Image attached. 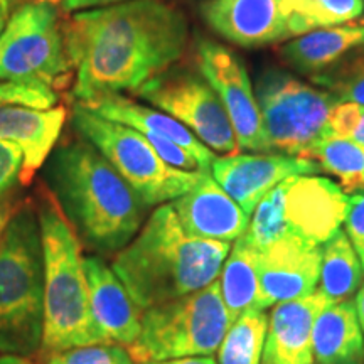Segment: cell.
<instances>
[{
	"label": "cell",
	"instance_id": "1",
	"mask_svg": "<svg viewBox=\"0 0 364 364\" xmlns=\"http://www.w3.org/2000/svg\"><path fill=\"white\" fill-rule=\"evenodd\" d=\"M189 27L184 14L161 0H125L75 12L65 22L68 58L78 102L136 91L181 59Z\"/></svg>",
	"mask_w": 364,
	"mask_h": 364
},
{
	"label": "cell",
	"instance_id": "2",
	"mask_svg": "<svg viewBox=\"0 0 364 364\" xmlns=\"http://www.w3.org/2000/svg\"><path fill=\"white\" fill-rule=\"evenodd\" d=\"M44 179L80 243L91 252L118 253L140 231L147 204L86 140L54 149Z\"/></svg>",
	"mask_w": 364,
	"mask_h": 364
},
{
	"label": "cell",
	"instance_id": "3",
	"mask_svg": "<svg viewBox=\"0 0 364 364\" xmlns=\"http://www.w3.org/2000/svg\"><path fill=\"white\" fill-rule=\"evenodd\" d=\"M230 250L226 241L189 236L172 204H162L115 255L112 270L136 307L147 311L211 285Z\"/></svg>",
	"mask_w": 364,
	"mask_h": 364
},
{
	"label": "cell",
	"instance_id": "4",
	"mask_svg": "<svg viewBox=\"0 0 364 364\" xmlns=\"http://www.w3.org/2000/svg\"><path fill=\"white\" fill-rule=\"evenodd\" d=\"M38 216L44 260V354L112 344L91 316L81 243L49 189H41Z\"/></svg>",
	"mask_w": 364,
	"mask_h": 364
},
{
	"label": "cell",
	"instance_id": "5",
	"mask_svg": "<svg viewBox=\"0 0 364 364\" xmlns=\"http://www.w3.org/2000/svg\"><path fill=\"white\" fill-rule=\"evenodd\" d=\"M44 260L39 216L22 201L0 238V351L33 356L43 346Z\"/></svg>",
	"mask_w": 364,
	"mask_h": 364
},
{
	"label": "cell",
	"instance_id": "6",
	"mask_svg": "<svg viewBox=\"0 0 364 364\" xmlns=\"http://www.w3.org/2000/svg\"><path fill=\"white\" fill-rule=\"evenodd\" d=\"M220 280L206 289L142 311V332L127 351L135 364L211 356L230 329Z\"/></svg>",
	"mask_w": 364,
	"mask_h": 364
},
{
	"label": "cell",
	"instance_id": "7",
	"mask_svg": "<svg viewBox=\"0 0 364 364\" xmlns=\"http://www.w3.org/2000/svg\"><path fill=\"white\" fill-rule=\"evenodd\" d=\"M81 139L93 145L147 206L174 201L193 189L204 171H181L166 164L144 134L107 120L76 103L71 117Z\"/></svg>",
	"mask_w": 364,
	"mask_h": 364
},
{
	"label": "cell",
	"instance_id": "8",
	"mask_svg": "<svg viewBox=\"0 0 364 364\" xmlns=\"http://www.w3.org/2000/svg\"><path fill=\"white\" fill-rule=\"evenodd\" d=\"M71 71L65 22L53 2L38 0L17 9L0 34V80L34 81L58 91L70 83Z\"/></svg>",
	"mask_w": 364,
	"mask_h": 364
},
{
	"label": "cell",
	"instance_id": "9",
	"mask_svg": "<svg viewBox=\"0 0 364 364\" xmlns=\"http://www.w3.org/2000/svg\"><path fill=\"white\" fill-rule=\"evenodd\" d=\"M257 93L268 152L285 156L302 157L324 134L329 113L338 105L329 91L279 71L263 75Z\"/></svg>",
	"mask_w": 364,
	"mask_h": 364
},
{
	"label": "cell",
	"instance_id": "10",
	"mask_svg": "<svg viewBox=\"0 0 364 364\" xmlns=\"http://www.w3.org/2000/svg\"><path fill=\"white\" fill-rule=\"evenodd\" d=\"M136 95L176 118L215 152L230 156L238 150L230 117L203 76L164 71L140 86Z\"/></svg>",
	"mask_w": 364,
	"mask_h": 364
},
{
	"label": "cell",
	"instance_id": "11",
	"mask_svg": "<svg viewBox=\"0 0 364 364\" xmlns=\"http://www.w3.org/2000/svg\"><path fill=\"white\" fill-rule=\"evenodd\" d=\"M196 63L230 117L238 149L270 154L258 100L240 58L216 41L198 39Z\"/></svg>",
	"mask_w": 364,
	"mask_h": 364
},
{
	"label": "cell",
	"instance_id": "12",
	"mask_svg": "<svg viewBox=\"0 0 364 364\" xmlns=\"http://www.w3.org/2000/svg\"><path fill=\"white\" fill-rule=\"evenodd\" d=\"M321 171V166L312 159L285 154H230L216 157L209 169L213 179L248 216L280 182L292 176H314Z\"/></svg>",
	"mask_w": 364,
	"mask_h": 364
},
{
	"label": "cell",
	"instance_id": "13",
	"mask_svg": "<svg viewBox=\"0 0 364 364\" xmlns=\"http://www.w3.org/2000/svg\"><path fill=\"white\" fill-rule=\"evenodd\" d=\"M322 247L290 233L258 252V273L265 307L306 297L321 280Z\"/></svg>",
	"mask_w": 364,
	"mask_h": 364
},
{
	"label": "cell",
	"instance_id": "14",
	"mask_svg": "<svg viewBox=\"0 0 364 364\" xmlns=\"http://www.w3.org/2000/svg\"><path fill=\"white\" fill-rule=\"evenodd\" d=\"M349 196L334 181L321 176H294L285 196L290 231L314 245H324L341 230Z\"/></svg>",
	"mask_w": 364,
	"mask_h": 364
},
{
	"label": "cell",
	"instance_id": "15",
	"mask_svg": "<svg viewBox=\"0 0 364 364\" xmlns=\"http://www.w3.org/2000/svg\"><path fill=\"white\" fill-rule=\"evenodd\" d=\"M199 14L209 29L240 48L290 39L282 0H204Z\"/></svg>",
	"mask_w": 364,
	"mask_h": 364
},
{
	"label": "cell",
	"instance_id": "16",
	"mask_svg": "<svg viewBox=\"0 0 364 364\" xmlns=\"http://www.w3.org/2000/svg\"><path fill=\"white\" fill-rule=\"evenodd\" d=\"M172 208L182 230L194 238L230 243L250 225V216L213 179L211 172H203L193 189L172 201Z\"/></svg>",
	"mask_w": 364,
	"mask_h": 364
},
{
	"label": "cell",
	"instance_id": "17",
	"mask_svg": "<svg viewBox=\"0 0 364 364\" xmlns=\"http://www.w3.org/2000/svg\"><path fill=\"white\" fill-rule=\"evenodd\" d=\"M321 289L285 300L272 311L262 364H312V332L317 317L331 306Z\"/></svg>",
	"mask_w": 364,
	"mask_h": 364
},
{
	"label": "cell",
	"instance_id": "18",
	"mask_svg": "<svg viewBox=\"0 0 364 364\" xmlns=\"http://www.w3.org/2000/svg\"><path fill=\"white\" fill-rule=\"evenodd\" d=\"M91 316L112 344L130 348L142 332V311L103 258H83Z\"/></svg>",
	"mask_w": 364,
	"mask_h": 364
},
{
	"label": "cell",
	"instance_id": "19",
	"mask_svg": "<svg viewBox=\"0 0 364 364\" xmlns=\"http://www.w3.org/2000/svg\"><path fill=\"white\" fill-rule=\"evenodd\" d=\"M66 122L65 107L33 110L0 107V140L19 145L24 154L21 184L27 186L53 154Z\"/></svg>",
	"mask_w": 364,
	"mask_h": 364
},
{
	"label": "cell",
	"instance_id": "20",
	"mask_svg": "<svg viewBox=\"0 0 364 364\" xmlns=\"http://www.w3.org/2000/svg\"><path fill=\"white\" fill-rule=\"evenodd\" d=\"M78 103L83 105L86 110L97 113L98 117L107 118V120L115 122V124L130 127V129L140 132L144 135L154 134L166 136L172 142L179 144L181 147L193 154L204 172H209L213 161L216 159V154L206 147L193 132L179 124L176 118L161 110L142 107V105L132 102L130 98L122 97L120 93L100 95V97L91 98L88 102Z\"/></svg>",
	"mask_w": 364,
	"mask_h": 364
},
{
	"label": "cell",
	"instance_id": "21",
	"mask_svg": "<svg viewBox=\"0 0 364 364\" xmlns=\"http://www.w3.org/2000/svg\"><path fill=\"white\" fill-rule=\"evenodd\" d=\"M361 48H364V22H349L294 38L282 48V54L295 70L312 76Z\"/></svg>",
	"mask_w": 364,
	"mask_h": 364
},
{
	"label": "cell",
	"instance_id": "22",
	"mask_svg": "<svg viewBox=\"0 0 364 364\" xmlns=\"http://www.w3.org/2000/svg\"><path fill=\"white\" fill-rule=\"evenodd\" d=\"M314 361L317 364H361L364 334L351 300L331 304L317 317L312 332Z\"/></svg>",
	"mask_w": 364,
	"mask_h": 364
},
{
	"label": "cell",
	"instance_id": "23",
	"mask_svg": "<svg viewBox=\"0 0 364 364\" xmlns=\"http://www.w3.org/2000/svg\"><path fill=\"white\" fill-rule=\"evenodd\" d=\"M220 285L231 324L243 312L267 309L260 289L258 250L243 235L236 240L223 263Z\"/></svg>",
	"mask_w": 364,
	"mask_h": 364
},
{
	"label": "cell",
	"instance_id": "24",
	"mask_svg": "<svg viewBox=\"0 0 364 364\" xmlns=\"http://www.w3.org/2000/svg\"><path fill=\"white\" fill-rule=\"evenodd\" d=\"M364 268L346 231H338L322 248L321 290L332 304L348 300L363 284Z\"/></svg>",
	"mask_w": 364,
	"mask_h": 364
},
{
	"label": "cell",
	"instance_id": "25",
	"mask_svg": "<svg viewBox=\"0 0 364 364\" xmlns=\"http://www.w3.org/2000/svg\"><path fill=\"white\" fill-rule=\"evenodd\" d=\"M289 38L348 24L364 12V0H282Z\"/></svg>",
	"mask_w": 364,
	"mask_h": 364
},
{
	"label": "cell",
	"instance_id": "26",
	"mask_svg": "<svg viewBox=\"0 0 364 364\" xmlns=\"http://www.w3.org/2000/svg\"><path fill=\"white\" fill-rule=\"evenodd\" d=\"M302 157L316 161L341 181L344 193L364 191V144L353 139H318Z\"/></svg>",
	"mask_w": 364,
	"mask_h": 364
},
{
	"label": "cell",
	"instance_id": "27",
	"mask_svg": "<svg viewBox=\"0 0 364 364\" xmlns=\"http://www.w3.org/2000/svg\"><path fill=\"white\" fill-rule=\"evenodd\" d=\"M267 331L268 316L263 309L241 314L218 348V364H262Z\"/></svg>",
	"mask_w": 364,
	"mask_h": 364
},
{
	"label": "cell",
	"instance_id": "28",
	"mask_svg": "<svg viewBox=\"0 0 364 364\" xmlns=\"http://www.w3.org/2000/svg\"><path fill=\"white\" fill-rule=\"evenodd\" d=\"M292 179L294 176L275 186L255 208V215L243 236L258 252L292 233L285 216V196Z\"/></svg>",
	"mask_w": 364,
	"mask_h": 364
},
{
	"label": "cell",
	"instance_id": "29",
	"mask_svg": "<svg viewBox=\"0 0 364 364\" xmlns=\"http://www.w3.org/2000/svg\"><path fill=\"white\" fill-rule=\"evenodd\" d=\"M314 85L329 91L338 103L364 107V48L348 54L334 66L312 75Z\"/></svg>",
	"mask_w": 364,
	"mask_h": 364
},
{
	"label": "cell",
	"instance_id": "30",
	"mask_svg": "<svg viewBox=\"0 0 364 364\" xmlns=\"http://www.w3.org/2000/svg\"><path fill=\"white\" fill-rule=\"evenodd\" d=\"M59 102L58 91L34 81H0V107L51 110Z\"/></svg>",
	"mask_w": 364,
	"mask_h": 364
},
{
	"label": "cell",
	"instance_id": "31",
	"mask_svg": "<svg viewBox=\"0 0 364 364\" xmlns=\"http://www.w3.org/2000/svg\"><path fill=\"white\" fill-rule=\"evenodd\" d=\"M43 364H135L120 344H93L48 353Z\"/></svg>",
	"mask_w": 364,
	"mask_h": 364
},
{
	"label": "cell",
	"instance_id": "32",
	"mask_svg": "<svg viewBox=\"0 0 364 364\" xmlns=\"http://www.w3.org/2000/svg\"><path fill=\"white\" fill-rule=\"evenodd\" d=\"M364 107L354 103H338L332 108L321 139H351L356 132Z\"/></svg>",
	"mask_w": 364,
	"mask_h": 364
},
{
	"label": "cell",
	"instance_id": "33",
	"mask_svg": "<svg viewBox=\"0 0 364 364\" xmlns=\"http://www.w3.org/2000/svg\"><path fill=\"white\" fill-rule=\"evenodd\" d=\"M145 139L149 140V144L152 145L154 150H156L157 156L161 157L166 164H169L171 167H176V169H181V171H189V172L203 171L193 154L188 152L184 147H181L179 144L172 142V140L166 139V136L154 135V134H147L145 135Z\"/></svg>",
	"mask_w": 364,
	"mask_h": 364
},
{
	"label": "cell",
	"instance_id": "34",
	"mask_svg": "<svg viewBox=\"0 0 364 364\" xmlns=\"http://www.w3.org/2000/svg\"><path fill=\"white\" fill-rule=\"evenodd\" d=\"M24 154L19 145L0 140V199L12 193L17 181H21Z\"/></svg>",
	"mask_w": 364,
	"mask_h": 364
},
{
	"label": "cell",
	"instance_id": "35",
	"mask_svg": "<svg viewBox=\"0 0 364 364\" xmlns=\"http://www.w3.org/2000/svg\"><path fill=\"white\" fill-rule=\"evenodd\" d=\"M346 235L351 241L364 268V191L349 198L348 215H346Z\"/></svg>",
	"mask_w": 364,
	"mask_h": 364
},
{
	"label": "cell",
	"instance_id": "36",
	"mask_svg": "<svg viewBox=\"0 0 364 364\" xmlns=\"http://www.w3.org/2000/svg\"><path fill=\"white\" fill-rule=\"evenodd\" d=\"M21 204H22L21 199H17L12 193L7 194L6 198L0 199V238H2L4 231H6L7 225L11 223V220L17 213V209H19Z\"/></svg>",
	"mask_w": 364,
	"mask_h": 364
},
{
	"label": "cell",
	"instance_id": "37",
	"mask_svg": "<svg viewBox=\"0 0 364 364\" xmlns=\"http://www.w3.org/2000/svg\"><path fill=\"white\" fill-rule=\"evenodd\" d=\"M125 2V0H63V11L75 12V11H86V9L112 6V4Z\"/></svg>",
	"mask_w": 364,
	"mask_h": 364
},
{
	"label": "cell",
	"instance_id": "38",
	"mask_svg": "<svg viewBox=\"0 0 364 364\" xmlns=\"http://www.w3.org/2000/svg\"><path fill=\"white\" fill-rule=\"evenodd\" d=\"M145 364H218L211 356H193V358H181L171 359V361H157V363H145Z\"/></svg>",
	"mask_w": 364,
	"mask_h": 364
},
{
	"label": "cell",
	"instance_id": "39",
	"mask_svg": "<svg viewBox=\"0 0 364 364\" xmlns=\"http://www.w3.org/2000/svg\"><path fill=\"white\" fill-rule=\"evenodd\" d=\"M354 307H356L359 326H361L363 334H364V284L361 285V289H359V292L356 294V299H354Z\"/></svg>",
	"mask_w": 364,
	"mask_h": 364
},
{
	"label": "cell",
	"instance_id": "40",
	"mask_svg": "<svg viewBox=\"0 0 364 364\" xmlns=\"http://www.w3.org/2000/svg\"><path fill=\"white\" fill-rule=\"evenodd\" d=\"M0 364H38L29 356H19V354H4L0 356Z\"/></svg>",
	"mask_w": 364,
	"mask_h": 364
},
{
	"label": "cell",
	"instance_id": "41",
	"mask_svg": "<svg viewBox=\"0 0 364 364\" xmlns=\"http://www.w3.org/2000/svg\"><path fill=\"white\" fill-rule=\"evenodd\" d=\"M9 17H11V2L9 0H0V34H2Z\"/></svg>",
	"mask_w": 364,
	"mask_h": 364
},
{
	"label": "cell",
	"instance_id": "42",
	"mask_svg": "<svg viewBox=\"0 0 364 364\" xmlns=\"http://www.w3.org/2000/svg\"><path fill=\"white\" fill-rule=\"evenodd\" d=\"M351 139L354 140V142L364 144V113H363L361 120H359V125H358V129H356V132H354V134H353Z\"/></svg>",
	"mask_w": 364,
	"mask_h": 364
},
{
	"label": "cell",
	"instance_id": "43",
	"mask_svg": "<svg viewBox=\"0 0 364 364\" xmlns=\"http://www.w3.org/2000/svg\"><path fill=\"white\" fill-rule=\"evenodd\" d=\"M48 2H63V0H48Z\"/></svg>",
	"mask_w": 364,
	"mask_h": 364
},
{
	"label": "cell",
	"instance_id": "44",
	"mask_svg": "<svg viewBox=\"0 0 364 364\" xmlns=\"http://www.w3.org/2000/svg\"><path fill=\"white\" fill-rule=\"evenodd\" d=\"M27 2H38V0H27Z\"/></svg>",
	"mask_w": 364,
	"mask_h": 364
}]
</instances>
